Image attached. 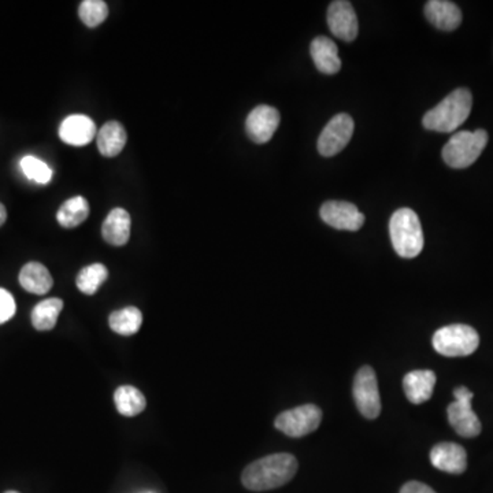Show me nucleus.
I'll return each instance as SVG.
<instances>
[{
    "instance_id": "nucleus-1",
    "label": "nucleus",
    "mask_w": 493,
    "mask_h": 493,
    "mask_svg": "<svg viewBox=\"0 0 493 493\" xmlns=\"http://www.w3.org/2000/svg\"><path fill=\"white\" fill-rule=\"evenodd\" d=\"M298 471V461L290 454H273L248 464L241 481L246 489L262 492L290 482Z\"/></svg>"
},
{
    "instance_id": "nucleus-2",
    "label": "nucleus",
    "mask_w": 493,
    "mask_h": 493,
    "mask_svg": "<svg viewBox=\"0 0 493 493\" xmlns=\"http://www.w3.org/2000/svg\"><path fill=\"white\" fill-rule=\"evenodd\" d=\"M473 106V96L466 88H458L438 103L432 110L428 111L422 119L428 131L450 134L469 118Z\"/></svg>"
},
{
    "instance_id": "nucleus-3",
    "label": "nucleus",
    "mask_w": 493,
    "mask_h": 493,
    "mask_svg": "<svg viewBox=\"0 0 493 493\" xmlns=\"http://www.w3.org/2000/svg\"><path fill=\"white\" fill-rule=\"evenodd\" d=\"M392 246L402 258L411 259L424 248V232L419 218L411 209L394 212L389 221Z\"/></svg>"
},
{
    "instance_id": "nucleus-4",
    "label": "nucleus",
    "mask_w": 493,
    "mask_h": 493,
    "mask_svg": "<svg viewBox=\"0 0 493 493\" xmlns=\"http://www.w3.org/2000/svg\"><path fill=\"white\" fill-rule=\"evenodd\" d=\"M488 144V134L484 129L474 132L462 131L454 134L444 145V162L453 169H466L473 165Z\"/></svg>"
},
{
    "instance_id": "nucleus-5",
    "label": "nucleus",
    "mask_w": 493,
    "mask_h": 493,
    "mask_svg": "<svg viewBox=\"0 0 493 493\" xmlns=\"http://www.w3.org/2000/svg\"><path fill=\"white\" fill-rule=\"evenodd\" d=\"M432 342L433 349L443 357H469L479 349L480 336L471 326L455 324L438 329Z\"/></svg>"
},
{
    "instance_id": "nucleus-6",
    "label": "nucleus",
    "mask_w": 493,
    "mask_h": 493,
    "mask_svg": "<svg viewBox=\"0 0 493 493\" xmlns=\"http://www.w3.org/2000/svg\"><path fill=\"white\" fill-rule=\"evenodd\" d=\"M455 402L451 403L447 409L448 421L451 427L455 429L462 437H477L481 433V422L471 407L473 392L469 391L466 386H458L454 391Z\"/></svg>"
},
{
    "instance_id": "nucleus-7",
    "label": "nucleus",
    "mask_w": 493,
    "mask_h": 493,
    "mask_svg": "<svg viewBox=\"0 0 493 493\" xmlns=\"http://www.w3.org/2000/svg\"><path fill=\"white\" fill-rule=\"evenodd\" d=\"M323 421V411L316 404H305L281 412L276 418L274 427L290 436V437H303L308 433L318 429Z\"/></svg>"
},
{
    "instance_id": "nucleus-8",
    "label": "nucleus",
    "mask_w": 493,
    "mask_h": 493,
    "mask_svg": "<svg viewBox=\"0 0 493 493\" xmlns=\"http://www.w3.org/2000/svg\"><path fill=\"white\" fill-rule=\"evenodd\" d=\"M355 403L363 417L375 419L381 412L380 391L377 377L370 366H363L358 370L354 380Z\"/></svg>"
},
{
    "instance_id": "nucleus-9",
    "label": "nucleus",
    "mask_w": 493,
    "mask_h": 493,
    "mask_svg": "<svg viewBox=\"0 0 493 493\" xmlns=\"http://www.w3.org/2000/svg\"><path fill=\"white\" fill-rule=\"evenodd\" d=\"M354 134V119L349 114H337L324 128L318 139V151L323 157H334L344 150Z\"/></svg>"
},
{
    "instance_id": "nucleus-10",
    "label": "nucleus",
    "mask_w": 493,
    "mask_h": 493,
    "mask_svg": "<svg viewBox=\"0 0 493 493\" xmlns=\"http://www.w3.org/2000/svg\"><path fill=\"white\" fill-rule=\"evenodd\" d=\"M324 222L334 229L357 232L365 224V215L358 207L347 202H325L319 210Z\"/></svg>"
},
{
    "instance_id": "nucleus-11",
    "label": "nucleus",
    "mask_w": 493,
    "mask_h": 493,
    "mask_svg": "<svg viewBox=\"0 0 493 493\" xmlns=\"http://www.w3.org/2000/svg\"><path fill=\"white\" fill-rule=\"evenodd\" d=\"M279 125V110L272 106L261 105L246 117V131L254 143L264 144L273 137Z\"/></svg>"
},
{
    "instance_id": "nucleus-12",
    "label": "nucleus",
    "mask_w": 493,
    "mask_h": 493,
    "mask_svg": "<svg viewBox=\"0 0 493 493\" xmlns=\"http://www.w3.org/2000/svg\"><path fill=\"white\" fill-rule=\"evenodd\" d=\"M328 25L331 32L344 41H354L359 30L354 7L345 0L332 2L328 9Z\"/></svg>"
},
{
    "instance_id": "nucleus-13",
    "label": "nucleus",
    "mask_w": 493,
    "mask_h": 493,
    "mask_svg": "<svg viewBox=\"0 0 493 493\" xmlns=\"http://www.w3.org/2000/svg\"><path fill=\"white\" fill-rule=\"evenodd\" d=\"M430 462L437 471L462 474L467 467L466 451L459 444L440 443L430 451Z\"/></svg>"
},
{
    "instance_id": "nucleus-14",
    "label": "nucleus",
    "mask_w": 493,
    "mask_h": 493,
    "mask_svg": "<svg viewBox=\"0 0 493 493\" xmlns=\"http://www.w3.org/2000/svg\"><path fill=\"white\" fill-rule=\"evenodd\" d=\"M59 137L62 142L74 145V147L90 144L96 137L95 122L90 117L82 116V114L69 116L61 124Z\"/></svg>"
},
{
    "instance_id": "nucleus-15",
    "label": "nucleus",
    "mask_w": 493,
    "mask_h": 493,
    "mask_svg": "<svg viewBox=\"0 0 493 493\" xmlns=\"http://www.w3.org/2000/svg\"><path fill=\"white\" fill-rule=\"evenodd\" d=\"M425 15L432 25L441 30H455L461 25L459 7L447 0H430L425 4Z\"/></svg>"
},
{
    "instance_id": "nucleus-16",
    "label": "nucleus",
    "mask_w": 493,
    "mask_h": 493,
    "mask_svg": "<svg viewBox=\"0 0 493 493\" xmlns=\"http://www.w3.org/2000/svg\"><path fill=\"white\" fill-rule=\"evenodd\" d=\"M436 375L432 370H414L404 376L403 388L407 399L412 404H422L432 398L436 385Z\"/></svg>"
},
{
    "instance_id": "nucleus-17",
    "label": "nucleus",
    "mask_w": 493,
    "mask_h": 493,
    "mask_svg": "<svg viewBox=\"0 0 493 493\" xmlns=\"http://www.w3.org/2000/svg\"><path fill=\"white\" fill-rule=\"evenodd\" d=\"M310 54L316 69L324 74H336L342 69L336 43L325 36H318L311 41Z\"/></svg>"
},
{
    "instance_id": "nucleus-18",
    "label": "nucleus",
    "mask_w": 493,
    "mask_h": 493,
    "mask_svg": "<svg viewBox=\"0 0 493 493\" xmlns=\"http://www.w3.org/2000/svg\"><path fill=\"white\" fill-rule=\"evenodd\" d=\"M131 215L117 207L111 210L102 225L103 238L114 246H125L131 236Z\"/></svg>"
},
{
    "instance_id": "nucleus-19",
    "label": "nucleus",
    "mask_w": 493,
    "mask_h": 493,
    "mask_svg": "<svg viewBox=\"0 0 493 493\" xmlns=\"http://www.w3.org/2000/svg\"><path fill=\"white\" fill-rule=\"evenodd\" d=\"M126 131L117 121L106 122L105 125L98 132V148L100 154L106 158H114L121 154L126 144Z\"/></svg>"
},
{
    "instance_id": "nucleus-20",
    "label": "nucleus",
    "mask_w": 493,
    "mask_h": 493,
    "mask_svg": "<svg viewBox=\"0 0 493 493\" xmlns=\"http://www.w3.org/2000/svg\"><path fill=\"white\" fill-rule=\"evenodd\" d=\"M20 284L27 292L46 295L54 285L48 269L39 262H30L21 269Z\"/></svg>"
},
{
    "instance_id": "nucleus-21",
    "label": "nucleus",
    "mask_w": 493,
    "mask_h": 493,
    "mask_svg": "<svg viewBox=\"0 0 493 493\" xmlns=\"http://www.w3.org/2000/svg\"><path fill=\"white\" fill-rule=\"evenodd\" d=\"M114 403L119 414L125 417H136L140 412L144 411L147 402L144 394L131 385H122L114 394Z\"/></svg>"
},
{
    "instance_id": "nucleus-22",
    "label": "nucleus",
    "mask_w": 493,
    "mask_h": 493,
    "mask_svg": "<svg viewBox=\"0 0 493 493\" xmlns=\"http://www.w3.org/2000/svg\"><path fill=\"white\" fill-rule=\"evenodd\" d=\"M90 215V203L82 196H74L59 207L56 220L64 228H76L82 225Z\"/></svg>"
},
{
    "instance_id": "nucleus-23",
    "label": "nucleus",
    "mask_w": 493,
    "mask_h": 493,
    "mask_svg": "<svg viewBox=\"0 0 493 493\" xmlns=\"http://www.w3.org/2000/svg\"><path fill=\"white\" fill-rule=\"evenodd\" d=\"M108 325H110L111 331L121 334V336L136 334L143 325L142 311L134 306L114 311L108 318Z\"/></svg>"
},
{
    "instance_id": "nucleus-24",
    "label": "nucleus",
    "mask_w": 493,
    "mask_h": 493,
    "mask_svg": "<svg viewBox=\"0 0 493 493\" xmlns=\"http://www.w3.org/2000/svg\"><path fill=\"white\" fill-rule=\"evenodd\" d=\"M64 308V302L58 298L43 300L38 303L32 310V325L38 331L46 332L56 328L59 314Z\"/></svg>"
},
{
    "instance_id": "nucleus-25",
    "label": "nucleus",
    "mask_w": 493,
    "mask_h": 493,
    "mask_svg": "<svg viewBox=\"0 0 493 493\" xmlns=\"http://www.w3.org/2000/svg\"><path fill=\"white\" fill-rule=\"evenodd\" d=\"M108 270L105 264H93L84 267L76 279L77 288L85 295H93L108 280Z\"/></svg>"
},
{
    "instance_id": "nucleus-26",
    "label": "nucleus",
    "mask_w": 493,
    "mask_h": 493,
    "mask_svg": "<svg viewBox=\"0 0 493 493\" xmlns=\"http://www.w3.org/2000/svg\"><path fill=\"white\" fill-rule=\"evenodd\" d=\"M79 15L80 20L88 28H96L105 22L108 15V7L103 0H84L80 4Z\"/></svg>"
},
{
    "instance_id": "nucleus-27",
    "label": "nucleus",
    "mask_w": 493,
    "mask_h": 493,
    "mask_svg": "<svg viewBox=\"0 0 493 493\" xmlns=\"http://www.w3.org/2000/svg\"><path fill=\"white\" fill-rule=\"evenodd\" d=\"M23 175L27 176L30 180L36 181L38 184H48L53 178V170L43 160L39 158L28 155L23 157L20 162Z\"/></svg>"
},
{
    "instance_id": "nucleus-28",
    "label": "nucleus",
    "mask_w": 493,
    "mask_h": 493,
    "mask_svg": "<svg viewBox=\"0 0 493 493\" xmlns=\"http://www.w3.org/2000/svg\"><path fill=\"white\" fill-rule=\"evenodd\" d=\"M15 310L17 307H15V300L12 293L0 288V325L10 321L14 316Z\"/></svg>"
},
{
    "instance_id": "nucleus-29",
    "label": "nucleus",
    "mask_w": 493,
    "mask_h": 493,
    "mask_svg": "<svg viewBox=\"0 0 493 493\" xmlns=\"http://www.w3.org/2000/svg\"><path fill=\"white\" fill-rule=\"evenodd\" d=\"M401 493H436L432 488L428 485L422 484V482L410 481L401 489Z\"/></svg>"
},
{
    "instance_id": "nucleus-30",
    "label": "nucleus",
    "mask_w": 493,
    "mask_h": 493,
    "mask_svg": "<svg viewBox=\"0 0 493 493\" xmlns=\"http://www.w3.org/2000/svg\"><path fill=\"white\" fill-rule=\"evenodd\" d=\"M7 220V212L6 207L4 204L0 203V227L6 222Z\"/></svg>"
},
{
    "instance_id": "nucleus-31",
    "label": "nucleus",
    "mask_w": 493,
    "mask_h": 493,
    "mask_svg": "<svg viewBox=\"0 0 493 493\" xmlns=\"http://www.w3.org/2000/svg\"><path fill=\"white\" fill-rule=\"evenodd\" d=\"M4 493H20V492H17V490H7V492H4Z\"/></svg>"
}]
</instances>
